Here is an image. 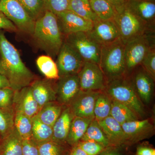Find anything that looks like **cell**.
Here are the masks:
<instances>
[{"label":"cell","instance_id":"19","mask_svg":"<svg viewBox=\"0 0 155 155\" xmlns=\"http://www.w3.org/2000/svg\"><path fill=\"white\" fill-rule=\"evenodd\" d=\"M111 146L119 147L126 143L122 125L111 116L98 121Z\"/></svg>","mask_w":155,"mask_h":155},{"label":"cell","instance_id":"2","mask_svg":"<svg viewBox=\"0 0 155 155\" xmlns=\"http://www.w3.org/2000/svg\"><path fill=\"white\" fill-rule=\"evenodd\" d=\"M32 36L38 46L51 58L58 56L64 41L57 16L48 11L35 21Z\"/></svg>","mask_w":155,"mask_h":155},{"label":"cell","instance_id":"7","mask_svg":"<svg viewBox=\"0 0 155 155\" xmlns=\"http://www.w3.org/2000/svg\"><path fill=\"white\" fill-rule=\"evenodd\" d=\"M64 41L77 52L84 62L99 64L101 46L87 32H79L64 36Z\"/></svg>","mask_w":155,"mask_h":155},{"label":"cell","instance_id":"16","mask_svg":"<svg viewBox=\"0 0 155 155\" xmlns=\"http://www.w3.org/2000/svg\"><path fill=\"white\" fill-rule=\"evenodd\" d=\"M13 107L19 112L32 118L38 114L40 107L32 95L30 86L14 91Z\"/></svg>","mask_w":155,"mask_h":155},{"label":"cell","instance_id":"17","mask_svg":"<svg viewBox=\"0 0 155 155\" xmlns=\"http://www.w3.org/2000/svg\"><path fill=\"white\" fill-rule=\"evenodd\" d=\"M31 89L40 107L57 100L55 87L49 79H35L31 84Z\"/></svg>","mask_w":155,"mask_h":155},{"label":"cell","instance_id":"44","mask_svg":"<svg viewBox=\"0 0 155 155\" xmlns=\"http://www.w3.org/2000/svg\"><path fill=\"white\" fill-rule=\"evenodd\" d=\"M115 7L116 10L125 6L127 0H107Z\"/></svg>","mask_w":155,"mask_h":155},{"label":"cell","instance_id":"30","mask_svg":"<svg viewBox=\"0 0 155 155\" xmlns=\"http://www.w3.org/2000/svg\"><path fill=\"white\" fill-rule=\"evenodd\" d=\"M37 66L40 71L49 80L59 78L57 64L51 57L48 55L39 56L36 60Z\"/></svg>","mask_w":155,"mask_h":155},{"label":"cell","instance_id":"4","mask_svg":"<svg viewBox=\"0 0 155 155\" xmlns=\"http://www.w3.org/2000/svg\"><path fill=\"white\" fill-rule=\"evenodd\" d=\"M123 76L108 81L104 90L112 100L126 106L138 117H143L145 115L144 108L136 94L133 84Z\"/></svg>","mask_w":155,"mask_h":155},{"label":"cell","instance_id":"41","mask_svg":"<svg viewBox=\"0 0 155 155\" xmlns=\"http://www.w3.org/2000/svg\"><path fill=\"white\" fill-rule=\"evenodd\" d=\"M0 30L10 32H17L19 31L16 25L1 11H0Z\"/></svg>","mask_w":155,"mask_h":155},{"label":"cell","instance_id":"43","mask_svg":"<svg viewBox=\"0 0 155 155\" xmlns=\"http://www.w3.org/2000/svg\"><path fill=\"white\" fill-rule=\"evenodd\" d=\"M136 155H155V150L150 147L139 146L137 149Z\"/></svg>","mask_w":155,"mask_h":155},{"label":"cell","instance_id":"39","mask_svg":"<svg viewBox=\"0 0 155 155\" xmlns=\"http://www.w3.org/2000/svg\"><path fill=\"white\" fill-rule=\"evenodd\" d=\"M14 91L11 87L0 89V108L13 107Z\"/></svg>","mask_w":155,"mask_h":155},{"label":"cell","instance_id":"45","mask_svg":"<svg viewBox=\"0 0 155 155\" xmlns=\"http://www.w3.org/2000/svg\"><path fill=\"white\" fill-rule=\"evenodd\" d=\"M11 87L9 81L4 75L0 74V89Z\"/></svg>","mask_w":155,"mask_h":155},{"label":"cell","instance_id":"47","mask_svg":"<svg viewBox=\"0 0 155 155\" xmlns=\"http://www.w3.org/2000/svg\"><path fill=\"white\" fill-rule=\"evenodd\" d=\"M145 1H150V2H154L155 0H145Z\"/></svg>","mask_w":155,"mask_h":155},{"label":"cell","instance_id":"3","mask_svg":"<svg viewBox=\"0 0 155 155\" xmlns=\"http://www.w3.org/2000/svg\"><path fill=\"white\" fill-rule=\"evenodd\" d=\"M125 46L121 38L101 46L99 65L108 81L125 75Z\"/></svg>","mask_w":155,"mask_h":155},{"label":"cell","instance_id":"14","mask_svg":"<svg viewBox=\"0 0 155 155\" xmlns=\"http://www.w3.org/2000/svg\"><path fill=\"white\" fill-rule=\"evenodd\" d=\"M87 33L101 46L120 38L119 30L113 20L98 19L93 22L92 28Z\"/></svg>","mask_w":155,"mask_h":155},{"label":"cell","instance_id":"18","mask_svg":"<svg viewBox=\"0 0 155 155\" xmlns=\"http://www.w3.org/2000/svg\"><path fill=\"white\" fill-rule=\"evenodd\" d=\"M154 81L142 67L134 75L132 83L134 87L142 101L146 104H149L151 100Z\"/></svg>","mask_w":155,"mask_h":155},{"label":"cell","instance_id":"10","mask_svg":"<svg viewBox=\"0 0 155 155\" xmlns=\"http://www.w3.org/2000/svg\"><path fill=\"white\" fill-rule=\"evenodd\" d=\"M81 90H104L105 87V76L98 64L84 62L78 73Z\"/></svg>","mask_w":155,"mask_h":155},{"label":"cell","instance_id":"6","mask_svg":"<svg viewBox=\"0 0 155 155\" xmlns=\"http://www.w3.org/2000/svg\"><path fill=\"white\" fill-rule=\"evenodd\" d=\"M155 48L154 30L134 38L125 44L124 58L125 73L133 71L139 66L149 51Z\"/></svg>","mask_w":155,"mask_h":155},{"label":"cell","instance_id":"25","mask_svg":"<svg viewBox=\"0 0 155 155\" xmlns=\"http://www.w3.org/2000/svg\"><path fill=\"white\" fill-rule=\"evenodd\" d=\"M110 116L121 125L125 122L138 119V116L133 111L114 100L112 101Z\"/></svg>","mask_w":155,"mask_h":155},{"label":"cell","instance_id":"8","mask_svg":"<svg viewBox=\"0 0 155 155\" xmlns=\"http://www.w3.org/2000/svg\"><path fill=\"white\" fill-rule=\"evenodd\" d=\"M0 11L23 33L32 36L35 22L18 0H1Z\"/></svg>","mask_w":155,"mask_h":155},{"label":"cell","instance_id":"32","mask_svg":"<svg viewBox=\"0 0 155 155\" xmlns=\"http://www.w3.org/2000/svg\"><path fill=\"white\" fill-rule=\"evenodd\" d=\"M14 127L22 139L31 138L32 133V118L19 112H15Z\"/></svg>","mask_w":155,"mask_h":155},{"label":"cell","instance_id":"21","mask_svg":"<svg viewBox=\"0 0 155 155\" xmlns=\"http://www.w3.org/2000/svg\"><path fill=\"white\" fill-rule=\"evenodd\" d=\"M74 116L68 106L63 109L61 115L53 125L52 140L62 144L66 142L71 122Z\"/></svg>","mask_w":155,"mask_h":155},{"label":"cell","instance_id":"48","mask_svg":"<svg viewBox=\"0 0 155 155\" xmlns=\"http://www.w3.org/2000/svg\"><path fill=\"white\" fill-rule=\"evenodd\" d=\"M1 0H0V2H1Z\"/></svg>","mask_w":155,"mask_h":155},{"label":"cell","instance_id":"37","mask_svg":"<svg viewBox=\"0 0 155 155\" xmlns=\"http://www.w3.org/2000/svg\"><path fill=\"white\" fill-rule=\"evenodd\" d=\"M70 0H45V11L57 14L68 10Z\"/></svg>","mask_w":155,"mask_h":155},{"label":"cell","instance_id":"27","mask_svg":"<svg viewBox=\"0 0 155 155\" xmlns=\"http://www.w3.org/2000/svg\"><path fill=\"white\" fill-rule=\"evenodd\" d=\"M92 10L100 20H113L116 14L115 7L107 0H89Z\"/></svg>","mask_w":155,"mask_h":155},{"label":"cell","instance_id":"31","mask_svg":"<svg viewBox=\"0 0 155 155\" xmlns=\"http://www.w3.org/2000/svg\"><path fill=\"white\" fill-rule=\"evenodd\" d=\"M112 99L106 93L100 92L95 104L94 119L99 121L110 116Z\"/></svg>","mask_w":155,"mask_h":155},{"label":"cell","instance_id":"34","mask_svg":"<svg viewBox=\"0 0 155 155\" xmlns=\"http://www.w3.org/2000/svg\"><path fill=\"white\" fill-rule=\"evenodd\" d=\"M33 20L41 17L45 11V0H18Z\"/></svg>","mask_w":155,"mask_h":155},{"label":"cell","instance_id":"28","mask_svg":"<svg viewBox=\"0 0 155 155\" xmlns=\"http://www.w3.org/2000/svg\"><path fill=\"white\" fill-rule=\"evenodd\" d=\"M68 10L93 22L99 19L92 10L89 0H70Z\"/></svg>","mask_w":155,"mask_h":155},{"label":"cell","instance_id":"46","mask_svg":"<svg viewBox=\"0 0 155 155\" xmlns=\"http://www.w3.org/2000/svg\"><path fill=\"white\" fill-rule=\"evenodd\" d=\"M69 155H87L86 153L76 144L73 146Z\"/></svg>","mask_w":155,"mask_h":155},{"label":"cell","instance_id":"20","mask_svg":"<svg viewBox=\"0 0 155 155\" xmlns=\"http://www.w3.org/2000/svg\"><path fill=\"white\" fill-rule=\"evenodd\" d=\"M125 6L134 14L150 25H154L155 4L145 0H127Z\"/></svg>","mask_w":155,"mask_h":155},{"label":"cell","instance_id":"11","mask_svg":"<svg viewBox=\"0 0 155 155\" xmlns=\"http://www.w3.org/2000/svg\"><path fill=\"white\" fill-rule=\"evenodd\" d=\"M100 91L80 90L68 107L75 116L94 119V111Z\"/></svg>","mask_w":155,"mask_h":155},{"label":"cell","instance_id":"38","mask_svg":"<svg viewBox=\"0 0 155 155\" xmlns=\"http://www.w3.org/2000/svg\"><path fill=\"white\" fill-rule=\"evenodd\" d=\"M77 145L87 155H98L106 148L101 143L90 140L80 141Z\"/></svg>","mask_w":155,"mask_h":155},{"label":"cell","instance_id":"26","mask_svg":"<svg viewBox=\"0 0 155 155\" xmlns=\"http://www.w3.org/2000/svg\"><path fill=\"white\" fill-rule=\"evenodd\" d=\"M32 127L31 139L37 144L52 140V127L43 123L36 117L32 118Z\"/></svg>","mask_w":155,"mask_h":155},{"label":"cell","instance_id":"1","mask_svg":"<svg viewBox=\"0 0 155 155\" xmlns=\"http://www.w3.org/2000/svg\"><path fill=\"white\" fill-rule=\"evenodd\" d=\"M0 74L9 81L14 91L30 86L35 80L32 72L22 62L16 48L0 30Z\"/></svg>","mask_w":155,"mask_h":155},{"label":"cell","instance_id":"22","mask_svg":"<svg viewBox=\"0 0 155 155\" xmlns=\"http://www.w3.org/2000/svg\"><path fill=\"white\" fill-rule=\"evenodd\" d=\"M2 139L0 155H22L23 139L15 127Z\"/></svg>","mask_w":155,"mask_h":155},{"label":"cell","instance_id":"33","mask_svg":"<svg viewBox=\"0 0 155 155\" xmlns=\"http://www.w3.org/2000/svg\"><path fill=\"white\" fill-rule=\"evenodd\" d=\"M15 114L13 107L0 108V135L2 138L14 129Z\"/></svg>","mask_w":155,"mask_h":155},{"label":"cell","instance_id":"24","mask_svg":"<svg viewBox=\"0 0 155 155\" xmlns=\"http://www.w3.org/2000/svg\"><path fill=\"white\" fill-rule=\"evenodd\" d=\"M63 107L57 101L48 103L41 108L35 116L43 123L53 127L63 111Z\"/></svg>","mask_w":155,"mask_h":155},{"label":"cell","instance_id":"42","mask_svg":"<svg viewBox=\"0 0 155 155\" xmlns=\"http://www.w3.org/2000/svg\"><path fill=\"white\" fill-rule=\"evenodd\" d=\"M97 155H122V153L119 147L110 146L106 147Z\"/></svg>","mask_w":155,"mask_h":155},{"label":"cell","instance_id":"12","mask_svg":"<svg viewBox=\"0 0 155 155\" xmlns=\"http://www.w3.org/2000/svg\"><path fill=\"white\" fill-rule=\"evenodd\" d=\"M56 16L64 36L77 32H89L93 26V22L84 19L69 10Z\"/></svg>","mask_w":155,"mask_h":155},{"label":"cell","instance_id":"29","mask_svg":"<svg viewBox=\"0 0 155 155\" xmlns=\"http://www.w3.org/2000/svg\"><path fill=\"white\" fill-rule=\"evenodd\" d=\"M90 140L96 142L107 147L111 146L98 121L93 119L89 125L86 132L80 141Z\"/></svg>","mask_w":155,"mask_h":155},{"label":"cell","instance_id":"9","mask_svg":"<svg viewBox=\"0 0 155 155\" xmlns=\"http://www.w3.org/2000/svg\"><path fill=\"white\" fill-rule=\"evenodd\" d=\"M84 62L77 52L64 40L56 62L59 77L78 74Z\"/></svg>","mask_w":155,"mask_h":155},{"label":"cell","instance_id":"36","mask_svg":"<svg viewBox=\"0 0 155 155\" xmlns=\"http://www.w3.org/2000/svg\"><path fill=\"white\" fill-rule=\"evenodd\" d=\"M140 66L154 80L155 79V48L149 51L142 61Z\"/></svg>","mask_w":155,"mask_h":155},{"label":"cell","instance_id":"23","mask_svg":"<svg viewBox=\"0 0 155 155\" xmlns=\"http://www.w3.org/2000/svg\"><path fill=\"white\" fill-rule=\"evenodd\" d=\"M93 120L74 116L66 140L67 143L73 146L77 144L84 135L89 125Z\"/></svg>","mask_w":155,"mask_h":155},{"label":"cell","instance_id":"5","mask_svg":"<svg viewBox=\"0 0 155 155\" xmlns=\"http://www.w3.org/2000/svg\"><path fill=\"white\" fill-rule=\"evenodd\" d=\"M116 11L113 20L118 28L120 38L124 44L136 37L154 30L153 25L139 18L125 6Z\"/></svg>","mask_w":155,"mask_h":155},{"label":"cell","instance_id":"13","mask_svg":"<svg viewBox=\"0 0 155 155\" xmlns=\"http://www.w3.org/2000/svg\"><path fill=\"white\" fill-rule=\"evenodd\" d=\"M55 87L56 101L63 106H68L80 90L78 74L60 77Z\"/></svg>","mask_w":155,"mask_h":155},{"label":"cell","instance_id":"40","mask_svg":"<svg viewBox=\"0 0 155 155\" xmlns=\"http://www.w3.org/2000/svg\"><path fill=\"white\" fill-rule=\"evenodd\" d=\"M22 155H39L37 144L32 139L23 140Z\"/></svg>","mask_w":155,"mask_h":155},{"label":"cell","instance_id":"35","mask_svg":"<svg viewBox=\"0 0 155 155\" xmlns=\"http://www.w3.org/2000/svg\"><path fill=\"white\" fill-rule=\"evenodd\" d=\"M39 155H65L63 144L52 140L37 144Z\"/></svg>","mask_w":155,"mask_h":155},{"label":"cell","instance_id":"15","mask_svg":"<svg viewBox=\"0 0 155 155\" xmlns=\"http://www.w3.org/2000/svg\"><path fill=\"white\" fill-rule=\"evenodd\" d=\"M126 138V144L133 143L148 138L154 132V126L148 119L136 120L122 125Z\"/></svg>","mask_w":155,"mask_h":155}]
</instances>
